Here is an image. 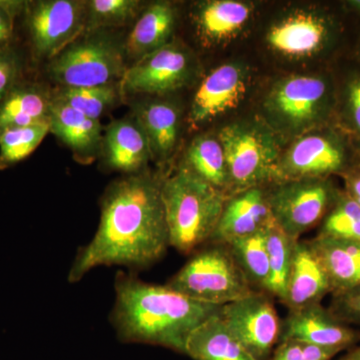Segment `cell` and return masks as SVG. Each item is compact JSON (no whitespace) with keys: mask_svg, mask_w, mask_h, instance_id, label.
Instances as JSON below:
<instances>
[{"mask_svg":"<svg viewBox=\"0 0 360 360\" xmlns=\"http://www.w3.org/2000/svg\"><path fill=\"white\" fill-rule=\"evenodd\" d=\"M176 25V9L167 1L149 4L141 15L124 44L125 56L139 60L170 44Z\"/></svg>","mask_w":360,"mask_h":360,"instance_id":"cell-23","label":"cell"},{"mask_svg":"<svg viewBox=\"0 0 360 360\" xmlns=\"http://www.w3.org/2000/svg\"><path fill=\"white\" fill-rule=\"evenodd\" d=\"M345 182V193L360 205V162L341 176Z\"/></svg>","mask_w":360,"mask_h":360,"instance_id":"cell-38","label":"cell"},{"mask_svg":"<svg viewBox=\"0 0 360 360\" xmlns=\"http://www.w3.org/2000/svg\"><path fill=\"white\" fill-rule=\"evenodd\" d=\"M193 60L184 47L170 42L135 61L120 82L125 96H162L184 87L193 77Z\"/></svg>","mask_w":360,"mask_h":360,"instance_id":"cell-12","label":"cell"},{"mask_svg":"<svg viewBox=\"0 0 360 360\" xmlns=\"http://www.w3.org/2000/svg\"><path fill=\"white\" fill-rule=\"evenodd\" d=\"M328 309L343 323L360 324V286L333 293Z\"/></svg>","mask_w":360,"mask_h":360,"instance_id":"cell-36","label":"cell"},{"mask_svg":"<svg viewBox=\"0 0 360 360\" xmlns=\"http://www.w3.org/2000/svg\"><path fill=\"white\" fill-rule=\"evenodd\" d=\"M265 229L226 245L251 285L257 286L264 290L266 288L269 276Z\"/></svg>","mask_w":360,"mask_h":360,"instance_id":"cell-28","label":"cell"},{"mask_svg":"<svg viewBox=\"0 0 360 360\" xmlns=\"http://www.w3.org/2000/svg\"><path fill=\"white\" fill-rule=\"evenodd\" d=\"M248 68L229 63L217 66L206 75L194 94L189 123L198 127L238 108L248 90Z\"/></svg>","mask_w":360,"mask_h":360,"instance_id":"cell-14","label":"cell"},{"mask_svg":"<svg viewBox=\"0 0 360 360\" xmlns=\"http://www.w3.org/2000/svg\"><path fill=\"white\" fill-rule=\"evenodd\" d=\"M331 293L328 276L309 241H297L293 253L285 303L290 310L321 303Z\"/></svg>","mask_w":360,"mask_h":360,"instance_id":"cell-18","label":"cell"},{"mask_svg":"<svg viewBox=\"0 0 360 360\" xmlns=\"http://www.w3.org/2000/svg\"><path fill=\"white\" fill-rule=\"evenodd\" d=\"M338 84L329 71L292 75L270 87L262 101L264 122L279 139L300 135L335 123Z\"/></svg>","mask_w":360,"mask_h":360,"instance_id":"cell-3","label":"cell"},{"mask_svg":"<svg viewBox=\"0 0 360 360\" xmlns=\"http://www.w3.org/2000/svg\"><path fill=\"white\" fill-rule=\"evenodd\" d=\"M309 243L326 271L331 295L360 286V243L321 236Z\"/></svg>","mask_w":360,"mask_h":360,"instance_id":"cell-22","label":"cell"},{"mask_svg":"<svg viewBox=\"0 0 360 360\" xmlns=\"http://www.w3.org/2000/svg\"><path fill=\"white\" fill-rule=\"evenodd\" d=\"M51 132L49 123L14 127L0 134V170L13 167L32 155Z\"/></svg>","mask_w":360,"mask_h":360,"instance_id":"cell-31","label":"cell"},{"mask_svg":"<svg viewBox=\"0 0 360 360\" xmlns=\"http://www.w3.org/2000/svg\"><path fill=\"white\" fill-rule=\"evenodd\" d=\"M162 180L144 170L116 180L106 189L98 229L89 245L78 251L68 274L70 283L101 265L146 269L165 255L170 245Z\"/></svg>","mask_w":360,"mask_h":360,"instance_id":"cell-1","label":"cell"},{"mask_svg":"<svg viewBox=\"0 0 360 360\" xmlns=\"http://www.w3.org/2000/svg\"><path fill=\"white\" fill-rule=\"evenodd\" d=\"M220 317L257 360H270L281 338L276 307L262 293L251 295L221 307Z\"/></svg>","mask_w":360,"mask_h":360,"instance_id":"cell-13","label":"cell"},{"mask_svg":"<svg viewBox=\"0 0 360 360\" xmlns=\"http://www.w3.org/2000/svg\"><path fill=\"white\" fill-rule=\"evenodd\" d=\"M340 350L315 347L295 340L278 341L270 360H333Z\"/></svg>","mask_w":360,"mask_h":360,"instance_id":"cell-34","label":"cell"},{"mask_svg":"<svg viewBox=\"0 0 360 360\" xmlns=\"http://www.w3.org/2000/svg\"><path fill=\"white\" fill-rule=\"evenodd\" d=\"M134 117L148 137L153 156L167 161L179 141L181 115L172 101L149 99L135 106Z\"/></svg>","mask_w":360,"mask_h":360,"instance_id":"cell-21","label":"cell"},{"mask_svg":"<svg viewBox=\"0 0 360 360\" xmlns=\"http://www.w3.org/2000/svg\"><path fill=\"white\" fill-rule=\"evenodd\" d=\"M340 189L331 179L277 182L267 188L272 219L288 236H300L326 217Z\"/></svg>","mask_w":360,"mask_h":360,"instance_id":"cell-10","label":"cell"},{"mask_svg":"<svg viewBox=\"0 0 360 360\" xmlns=\"http://www.w3.org/2000/svg\"><path fill=\"white\" fill-rule=\"evenodd\" d=\"M186 165L191 172L229 196V172L219 137L198 135L186 150Z\"/></svg>","mask_w":360,"mask_h":360,"instance_id":"cell-26","label":"cell"},{"mask_svg":"<svg viewBox=\"0 0 360 360\" xmlns=\"http://www.w3.org/2000/svg\"><path fill=\"white\" fill-rule=\"evenodd\" d=\"M21 16L32 58L49 61L84 32L86 1H25Z\"/></svg>","mask_w":360,"mask_h":360,"instance_id":"cell-11","label":"cell"},{"mask_svg":"<svg viewBox=\"0 0 360 360\" xmlns=\"http://www.w3.org/2000/svg\"><path fill=\"white\" fill-rule=\"evenodd\" d=\"M335 360H360V345H355V347L347 350L345 354Z\"/></svg>","mask_w":360,"mask_h":360,"instance_id":"cell-39","label":"cell"},{"mask_svg":"<svg viewBox=\"0 0 360 360\" xmlns=\"http://www.w3.org/2000/svg\"><path fill=\"white\" fill-rule=\"evenodd\" d=\"M184 354L193 360H257L225 326L219 312L191 333Z\"/></svg>","mask_w":360,"mask_h":360,"instance_id":"cell-25","label":"cell"},{"mask_svg":"<svg viewBox=\"0 0 360 360\" xmlns=\"http://www.w3.org/2000/svg\"><path fill=\"white\" fill-rule=\"evenodd\" d=\"M319 236L360 243V205L340 191L322 221Z\"/></svg>","mask_w":360,"mask_h":360,"instance_id":"cell-32","label":"cell"},{"mask_svg":"<svg viewBox=\"0 0 360 360\" xmlns=\"http://www.w3.org/2000/svg\"><path fill=\"white\" fill-rule=\"evenodd\" d=\"M101 146L106 165L129 175L144 172L153 158L148 137L134 116L110 123Z\"/></svg>","mask_w":360,"mask_h":360,"instance_id":"cell-17","label":"cell"},{"mask_svg":"<svg viewBox=\"0 0 360 360\" xmlns=\"http://www.w3.org/2000/svg\"><path fill=\"white\" fill-rule=\"evenodd\" d=\"M347 13H354L360 16V0H348L343 4Z\"/></svg>","mask_w":360,"mask_h":360,"instance_id":"cell-40","label":"cell"},{"mask_svg":"<svg viewBox=\"0 0 360 360\" xmlns=\"http://www.w3.org/2000/svg\"><path fill=\"white\" fill-rule=\"evenodd\" d=\"M25 60L15 44L0 52V103L25 78Z\"/></svg>","mask_w":360,"mask_h":360,"instance_id":"cell-35","label":"cell"},{"mask_svg":"<svg viewBox=\"0 0 360 360\" xmlns=\"http://www.w3.org/2000/svg\"><path fill=\"white\" fill-rule=\"evenodd\" d=\"M49 129L79 156L94 155L103 146V127L99 120L90 118L56 98L52 94Z\"/></svg>","mask_w":360,"mask_h":360,"instance_id":"cell-24","label":"cell"},{"mask_svg":"<svg viewBox=\"0 0 360 360\" xmlns=\"http://www.w3.org/2000/svg\"><path fill=\"white\" fill-rule=\"evenodd\" d=\"M25 1L0 0V52L15 44V23L25 8Z\"/></svg>","mask_w":360,"mask_h":360,"instance_id":"cell-37","label":"cell"},{"mask_svg":"<svg viewBox=\"0 0 360 360\" xmlns=\"http://www.w3.org/2000/svg\"><path fill=\"white\" fill-rule=\"evenodd\" d=\"M267 253H269V276L265 291L284 302L293 253L298 240L288 236L271 221L265 229Z\"/></svg>","mask_w":360,"mask_h":360,"instance_id":"cell-27","label":"cell"},{"mask_svg":"<svg viewBox=\"0 0 360 360\" xmlns=\"http://www.w3.org/2000/svg\"><path fill=\"white\" fill-rule=\"evenodd\" d=\"M335 124L360 151V66L348 70L338 82Z\"/></svg>","mask_w":360,"mask_h":360,"instance_id":"cell-30","label":"cell"},{"mask_svg":"<svg viewBox=\"0 0 360 360\" xmlns=\"http://www.w3.org/2000/svg\"><path fill=\"white\" fill-rule=\"evenodd\" d=\"M137 0H90L86 1L84 32H99L103 28L127 25L141 11Z\"/></svg>","mask_w":360,"mask_h":360,"instance_id":"cell-33","label":"cell"},{"mask_svg":"<svg viewBox=\"0 0 360 360\" xmlns=\"http://www.w3.org/2000/svg\"><path fill=\"white\" fill-rule=\"evenodd\" d=\"M355 58H356L357 65L360 66V37L357 41L356 49H355Z\"/></svg>","mask_w":360,"mask_h":360,"instance_id":"cell-41","label":"cell"},{"mask_svg":"<svg viewBox=\"0 0 360 360\" xmlns=\"http://www.w3.org/2000/svg\"><path fill=\"white\" fill-rule=\"evenodd\" d=\"M169 245L189 255L212 238L227 195L186 165L163 177L161 186Z\"/></svg>","mask_w":360,"mask_h":360,"instance_id":"cell-4","label":"cell"},{"mask_svg":"<svg viewBox=\"0 0 360 360\" xmlns=\"http://www.w3.org/2000/svg\"><path fill=\"white\" fill-rule=\"evenodd\" d=\"M229 172V196L278 180L281 139L259 120L229 123L219 135ZM227 196V198H229Z\"/></svg>","mask_w":360,"mask_h":360,"instance_id":"cell-5","label":"cell"},{"mask_svg":"<svg viewBox=\"0 0 360 360\" xmlns=\"http://www.w3.org/2000/svg\"><path fill=\"white\" fill-rule=\"evenodd\" d=\"M271 221L266 186L246 189L227 198L210 240L227 245L264 231Z\"/></svg>","mask_w":360,"mask_h":360,"instance_id":"cell-16","label":"cell"},{"mask_svg":"<svg viewBox=\"0 0 360 360\" xmlns=\"http://www.w3.org/2000/svg\"><path fill=\"white\" fill-rule=\"evenodd\" d=\"M115 295L111 321L120 340L160 345L184 354L191 333L221 309L123 272L116 276Z\"/></svg>","mask_w":360,"mask_h":360,"instance_id":"cell-2","label":"cell"},{"mask_svg":"<svg viewBox=\"0 0 360 360\" xmlns=\"http://www.w3.org/2000/svg\"><path fill=\"white\" fill-rule=\"evenodd\" d=\"M124 56V46L110 35L84 32L47 61L46 72L59 87L120 84L127 70Z\"/></svg>","mask_w":360,"mask_h":360,"instance_id":"cell-6","label":"cell"},{"mask_svg":"<svg viewBox=\"0 0 360 360\" xmlns=\"http://www.w3.org/2000/svg\"><path fill=\"white\" fill-rule=\"evenodd\" d=\"M295 340L315 347L347 352L360 343V331L338 321L321 303L290 310L279 341Z\"/></svg>","mask_w":360,"mask_h":360,"instance_id":"cell-15","label":"cell"},{"mask_svg":"<svg viewBox=\"0 0 360 360\" xmlns=\"http://www.w3.org/2000/svg\"><path fill=\"white\" fill-rule=\"evenodd\" d=\"M56 98L94 120L99 117L120 101V85L91 87H58L52 90Z\"/></svg>","mask_w":360,"mask_h":360,"instance_id":"cell-29","label":"cell"},{"mask_svg":"<svg viewBox=\"0 0 360 360\" xmlns=\"http://www.w3.org/2000/svg\"><path fill=\"white\" fill-rule=\"evenodd\" d=\"M52 90L23 78L0 103V134L14 127L49 123Z\"/></svg>","mask_w":360,"mask_h":360,"instance_id":"cell-20","label":"cell"},{"mask_svg":"<svg viewBox=\"0 0 360 360\" xmlns=\"http://www.w3.org/2000/svg\"><path fill=\"white\" fill-rule=\"evenodd\" d=\"M167 286L187 297L217 307L255 292L229 246L222 243L193 255Z\"/></svg>","mask_w":360,"mask_h":360,"instance_id":"cell-8","label":"cell"},{"mask_svg":"<svg viewBox=\"0 0 360 360\" xmlns=\"http://www.w3.org/2000/svg\"><path fill=\"white\" fill-rule=\"evenodd\" d=\"M359 162L360 151L333 123L293 139L281 153L277 182L341 177Z\"/></svg>","mask_w":360,"mask_h":360,"instance_id":"cell-7","label":"cell"},{"mask_svg":"<svg viewBox=\"0 0 360 360\" xmlns=\"http://www.w3.org/2000/svg\"><path fill=\"white\" fill-rule=\"evenodd\" d=\"M342 33V23L335 13L321 7H307L274 21L267 30L266 42L281 58H323L338 49Z\"/></svg>","mask_w":360,"mask_h":360,"instance_id":"cell-9","label":"cell"},{"mask_svg":"<svg viewBox=\"0 0 360 360\" xmlns=\"http://www.w3.org/2000/svg\"><path fill=\"white\" fill-rule=\"evenodd\" d=\"M253 6L239 0L200 2L193 11L198 37L207 45L224 44L233 39L250 22Z\"/></svg>","mask_w":360,"mask_h":360,"instance_id":"cell-19","label":"cell"}]
</instances>
